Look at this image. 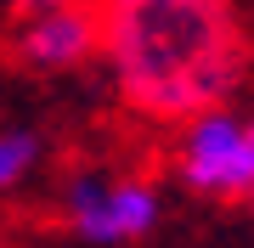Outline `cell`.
<instances>
[{"label":"cell","instance_id":"3","mask_svg":"<svg viewBox=\"0 0 254 248\" xmlns=\"http://www.w3.org/2000/svg\"><path fill=\"white\" fill-rule=\"evenodd\" d=\"M57 214L91 248H130V243H147L164 226V186L153 175L91 164V169H73L63 181Z\"/></svg>","mask_w":254,"mask_h":248},{"label":"cell","instance_id":"2","mask_svg":"<svg viewBox=\"0 0 254 248\" xmlns=\"http://www.w3.org/2000/svg\"><path fill=\"white\" fill-rule=\"evenodd\" d=\"M170 175L203 203H254V107L220 101L175 124Z\"/></svg>","mask_w":254,"mask_h":248},{"label":"cell","instance_id":"5","mask_svg":"<svg viewBox=\"0 0 254 248\" xmlns=\"http://www.w3.org/2000/svg\"><path fill=\"white\" fill-rule=\"evenodd\" d=\"M40 169H46V136L28 124H6L0 130V198L28 186Z\"/></svg>","mask_w":254,"mask_h":248},{"label":"cell","instance_id":"4","mask_svg":"<svg viewBox=\"0 0 254 248\" xmlns=\"http://www.w3.org/2000/svg\"><path fill=\"white\" fill-rule=\"evenodd\" d=\"M11 51L34 74H79L91 56H102V11H96V0H51V6L17 11Z\"/></svg>","mask_w":254,"mask_h":248},{"label":"cell","instance_id":"6","mask_svg":"<svg viewBox=\"0 0 254 248\" xmlns=\"http://www.w3.org/2000/svg\"><path fill=\"white\" fill-rule=\"evenodd\" d=\"M11 6H17V11H28V6H51V0H11Z\"/></svg>","mask_w":254,"mask_h":248},{"label":"cell","instance_id":"1","mask_svg":"<svg viewBox=\"0 0 254 248\" xmlns=\"http://www.w3.org/2000/svg\"><path fill=\"white\" fill-rule=\"evenodd\" d=\"M102 68L113 96L147 124L237 101L249 79V28L237 0H96Z\"/></svg>","mask_w":254,"mask_h":248}]
</instances>
